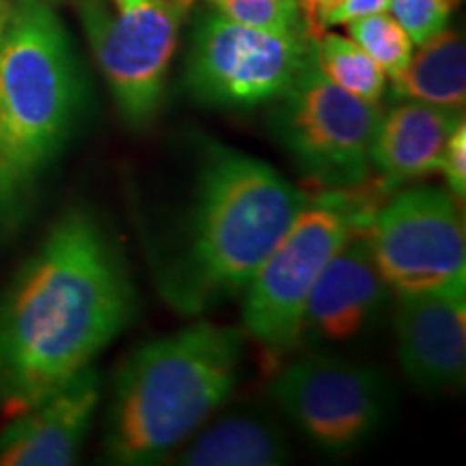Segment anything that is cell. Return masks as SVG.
I'll return each instance as SVG.
<instances>
[{"mask_svg":"<svg viewBox=\"0 0 466 466\" xmlns=\"http://www.w3.org/2000/svg\"><path fill=\"white\" fill-rule=\"evenodd\" d=\"M137 311L113 236L91 209H67L0 294L5 412L17 415L93 365Z\"/></svg>","mask_w":466,"mask_h":466,"instance_id":"obj_1","label":"cell"},{"mask_svg":"<svg viewBox=\"0 0 466 466\" xmlns=\"http://www.w3.org/2000/svg\"><path fill=\"white\" fill-rule=\"evenodd\" d=\"M177 248L158 268L165 300L197 318L244 294L309 195L275 167L206 138Z\"/></svg>","mask_w":466,"mask_h":466,"instance_id":"obj_2","label":"cell"},{"mask_svg":"<svg viewBox=\"0 0 466 466\" xmlns=\"http://www.w3.org/2000/svg\"><path fill=\"white\" fill-rule=\"evenodd\" d=\"M83 97L61 17L46 0H14L0 35V244L14 240L31 218Z\"/></svg>","mask_w":466,"mask_h":466,"instance_id":"obj_3","label":"cell"},{"mask_svg":"<svg viewBox=\"0 0 466 466\" xmlns=\"http://www.w3.org/2000/svg\"><path fill=\"white\" fill-rule=\"evenodd\" d=\"M242 357L244 330L208 319L134 350L110 384L108 462L145 466L171 456L229 400Z\"/></svg>","mask_w":466,"mask_h":466,"instance_id":"obj_4","label":"cell"},{"mask_svg":"<svg viewBox=\"0 0 466 466\" xmlns=\"http://www.w3.org/2000/svg\"><path fill=\"white\" fill-rule=\"evenodd\" d=\"M370 184L324 188L311 197L244 289V333L272 352L299 346L300 318L318 277L343 242L370 225L376 201Z\"/></svg>","mask_w":466,"mask_h":466,"instance_id":"obj_5","label":"cell"},{"mask_svg":"<svg viewBox=\"0 0 466 466\" xmlns=\"http://www.w3.org/2000/svg\"><path fill=\"white\" fill-rule=\"evenodd\" d=\"M382 110L350 96L311 58L275 100L270 130L307 177L322 188L352 190L370 184L371 145Z\"/></svg>","mask_w":466,"mask_h":466,"instance_id":"obj_6","label":"cell"},{"mask_svg":"<svg viewBox=\"0 0 466 466\" xmlns=\"http://www.w3.org/2000/svg\"><path fill=\"white\" fill-rule=\"evenodd\" d=\"M195 5L197 0H149L119 11L106 0L78 3L97 67L132 130H145L158 116L179 33Z\"/></svg>","mask_w":466,"mask_h":466,"instance_id":"obj_7","label":"cell"},{"mask_svg":"<svg viewBox=\"0 0 466 466\" xmlns=\"http://www.w3.org/2000/svg\"><path fill=\"white\" fill-rule=\"evenodd\" d=\"M313 39L233 22L214 9L197 15L186 55V86L220 108L275 102L311 58Z\"/></svg>","mask_w":466,"mask_h":466,"instance_id":"obj_8","label":"cell"},{"mask_svg":"<svg viewBox=\"0 0 466 466\" xmlns=\"http://www.w3.org/2000/svg\"><path fill=\"white\" fill-rule=\"evenodd\" d=\"M378 270L395 294L466 289V227L460 199L412 186L376 208L367 225Z\"/></svg>","mask_w":466,"mask_h":466,"instance_id":"obj_9","label":"cell"},{"mask_svg":"<svg viewBox=\"0 0 466 466\" xmlns=\"http://www.w3.org/2000/svg\"><path fill=\"white\" fill-rule=\"evenodd\" d=\"M270 398L313 445L350 453L387 421L391 387L376 367L333 354H309L283 367Z\"/></svg>","mask_w":466,"mask_h":466,"instance_id":"obj_10","label":"cell"},{"mask_svg":"<svg viewBox=\"0 0 466 466\" xmlns=\"http://www.w3.org/2000/svg\"><path fill=\"white\" fill-rule=\"evenodd\" d=\"M389 291L365 225L343 242L313 285L300 318L299 346L318 348L359 337L382 313Z\"/></svg>","mask_w":466,"mask_h":466,"instance_id":"obj_11","label":"cell"},{"mask_svg":"<svg viewBox=\"0 0 466 466\" xmlns=\"http://www.w3.org/2000/svg\"><path fill=\"white\" fill-rule=\"evenodd\" d=\"M102 398L100 371L89 365L0 432V466H67L78 460Z\"/></svg>","mask_w":466,"mask_h":466,"instance_id":"obj_12","label":"cell"},{"mask_svg":"<svg viewBox=\"0 0 466 466\" xmlns=\"http://www.w3.org/2000/svg\"><path fill=\"white\" fill-rule=\"evenodd\" d=\"M395 296V341L408 380L425 391L462 387L466 376V289Z\"/></svg>","mask_w":466,"mask_h":466,"instance_id":"obj_13","label":"cell"},{"mask_svg":"<svg viewBox=\"0 0 466 466\" xmlns=\"http://www.w3.org/2000/svg\"><path fill=\"white\" fill-rule=\"evenodd\" d=\"M462 121V110L410 100L382 113L371 145V168L382 188L391 192L412 179L439 173L450 137Z\"/></svg>","mask_w":466,"mask_h":466,"instance_id":"obj_14","label":"cell"},{"mask_svg":"<svg viewBox=\"0 0 466 466\" xmlns=\"http://www.w3.org/2000/svg\"><path fill=\"white\" fill-rule=\"evenodd\" d=\"M184 445L177 464L186 466H279L291 458L283 425L258 406L201 425Z\"/></svg>","mask_w":466,"mask_h":466,"instance_id":"obj_15","label":"cell"},{"mask_svg":"<svg viewBox=\"0 0 466 466\" xmlns=\"http://www.w3.org/2000/svg\"><path fill=\"white\" fill-rule=\"evenodd\" d=\"M389 80L398 102L410 100L464 113L466 46L462 35L447 26L425 44L415 46L404 69Z\"/></svg>","mask_w":466,"mask_h":466,"instance_id":"obj_16","label":"cell"},{"mask_svg":"<svg viewBox=\"0 0 466 466\" xmlns=\"http://www.w3.org/2000/svg\"><path fill=\"white\" fill-rule=\"evenodd\" d=\"M313 58L326 78L339 89L365 102L380 104L387 91V74L348 35L319 33L313 39Z\"/></svg>","mask_w":466,"mask_h":466,"instance_id":"obj_17","label":"cell"},{"mask_svg":"<svg viewBox=\"0 0 466 466\" xmlns=\"http://www.w3.org/2000/svg\"><path fill=\"white\" fill-rule=\"evenodd\" d=\"M343 26H346L348 37L374 58L387 78L401 72L415 50V44L389 11L359 17Z\"/></svg>","mask_w":466,"mask_h":466,"instance_id":"obj_18","label":"cell"},{"mask_svg":"<svg viewBox=\"0 0 466 466\" xmlns=\"http://www.w3.org/2000/svg\"><path fill=\"white\" fill-rule=\"evenodd\" d=\"M209 9L240 25L279 35H307L299 0H203Z\"/></svg>","mask_w":466,"mask_h":466,"instance_id":"obj_19","label":"cell"},{"mask_svg":"<svg viewBox=\"0 0 466 466\" xmlns=\"http://www.w3.org/2000/svg\"><path fill=\"white\" fill-rule=\"evenodd\" d=\"M460 0H389V14L404 28L410 42L421 46L450 26Z\"/></svg>","mask_w":466,"mask_h":466,"instance_id":"obj_20","label":"cell"},{"mask_svg":"<svg viewBox=\"0 0 466 466\" xmlns=\"http://www.w3.org/2000/svg\"><path fill=\"white\" fill-rule=\"evenodd\" d=\"M441 171L445 175L447 190L460 201L466 195V126L460 124L447 143L445 154H442Z\"/></svg>","mask_w":466,"mask_h":466,"instance_id":"obj_21","label":"cell"},{"mask_svg":"<svg viewBox=\"0 0 466 466\" xmlns=\"http://www.w3.org/2000/svg\"><path fill=\"white\" fill-rule=\"evenodd\" d=\"M382 11H389V0H341L335 9L326 14L322 33L330 31L333 26H343L348 22L359 20V17L382 14Z\"/></svg>","mask_w":466,"mask_h":466,"instance_id":"obj_22","label":"cell"},{"mask_svg":"<svg viewBox=\"0 0 466 466\" xmlns=\"http://www.w3.org/2000/svg\"><path fill=\"white\" fill-rule=\"evenodd\" d=\"M341 0H299V7L305 22L309 37L316 39L322 33V22L330 9H335Z\"/></svg>","mask_w":466,"mask_h":466,"instance_id":"obj_23","label":"cell"},{"mask_svg":"<svg viewBox=\"0 0 466 466\" xmlns=\"http://www.w3.org/2000/svg\"><path fill=\"white\" fill-rule=\"evenodd\" d=\"M149 3V0H110V5H113L115 9L119 11H130V9H137L141 7V5Z\"/></svg>","mask_w":466,"mask_h":466,"instance_id":"obj_24","label":"cell"},{"mask_svg":"<svg viewBox=\"0 0 466 466\" xmlns=\"http://www.w3.org/2000/svg\"><path fill=\"white\" fill-rule=\"evenodd\" d=\"M46 3H50V5H61V3H66V0H46Z\"/></svg>","mask_w":466,"mask_h":466,"instance_id":"obj_25","label":"cell"}]
</instances>
